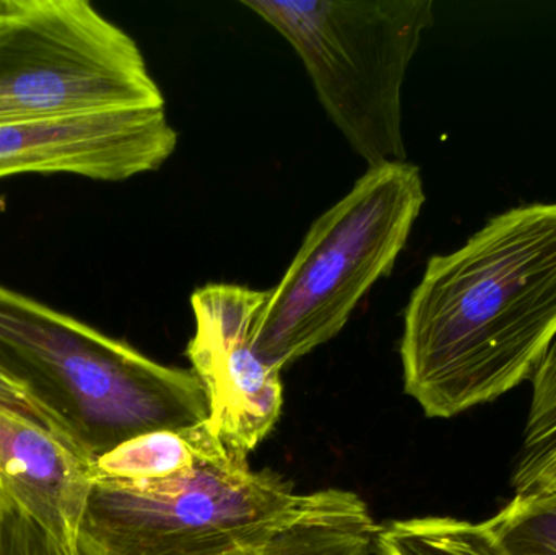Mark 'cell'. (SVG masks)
I'll return each instance as SVG.
<instances>
[{"label": "cell", "mask_w": 556, "mask_h": 555, "mask_svg": "<svg viewBox=\"0 0 556 555\" xmlns=\"http://www.w3.org/2000/svg\"><path fill=\"white\" fill-rule=\"evenodd\" d=\"M555 341L556 202H535L430 257L405 310V393L451 419L532 380Z\"/></svg>", "instance_id": "1"}, {"label": "cell", "mask_w": 556, "mask_h": 555, "mask_svg": "<svg viewBox=\"0 0 556 555\" xmlns=\"http://www.w3.org/2000/svg\"><path fill=\"white\" fill-rule=\"evenodd\" d=\"M0 367L54 414L93 462L147 433L191 429L211 417L194 371L159 364L3 286Z\"/></svg>", "instance_id": "2"}, {"label": "cell", "mask_w": 556, "mask_h": 555, "mask_svg": "<svg viewBox=\"0 0 556 555\" xmlns=\"http://www.w3.org/2000/svg\"><path fill=\"white\" fill-rule=\"evenodd\" d=\"M212 436L198 462L162 479L94 476L80 555H243L329 507L339 489L300 494Z\"/></svg>", "instance_id": "3"}, {"label": "cell", "mask_w": 556, "mask_h": 555, "mask_svg": "<svg viewBox=\"0 0 556 555\" xmlns=\"http://www.w3.org/2000/svg\"><path fill=\"white\" fill-rule=\"evenodd\" d=\"M414 163L372 166L307 230L257 315L251 345L274 370L336 338L363 297L394 269L424 209Z\"/></svg>", "instance_id": "4"}, {"label": "cell", "mask_w": 556, "mask_h": 555, "mask_svg": "<svg viewBox=\"0 0 556 555\" xmlns=\"http://www.w3.org/2000/svg\"><path fill=\"white\" fill-rule=\"evenodd\" d=\"M300 55L320 104L353 150L372 166L407 162L402 87L431 0H241Z\"/></svg>", "instance_id": "5"}, {"label": "cell", "mask_w": 556, "mask_h": 555, "mask_svg": "<svg viewBox=\"0 0 556 555\" xmlns=\"http://www.w3.org/2000/svg\"><path fill=\"white\" fill-rule=\"evenodd\" d=\"M165 108L137 42L87 0H0V123Z\"/></svg>", "instance_id": "6"}, {"label": "cell", "mask_w": 556, "mask_h": 555, "mask_svg": "<svg viewBox=\"0 0 556 555\" xmlns=\"http://www.w3.org/2000/svg\"><path fill=\"white\" fill-rule=\"evenodd\" d=\"M267 290L237 283H207L191 295L195 332L188 354L211 406L212 432L250 456L280 419L281 371L264 364L251 331Z\"/></svg>", "instance_id": "7"}, {"label": "cell", "mask_w": 556, "mask_h": 555, "mask_svg": "<svg viewBox=\"0 0 556 555\" xmlns=\"http://www.w3.org/2000/svg\"><path fill=\"white\" fill-rule=\"evenodd\" d=\"M178 133L165 108L0 123V179L75 175L119 182L165 165Z\"/></svg>", "instance_id": "8"}, {"label": "cell", "mask_w": 556, "mask_h": 555, "mask_svg": "<svg viewBox=\"0 0 556 555\" xmlns=\"http://www.w3.org/2000/svg\"><path fill=\"white\" fill-rule=\"evenodd\" d=\"M93 479L94 462L78 446L0 406V488L64 555H80Z\"/></svg>", "instance_id": "9"}, {"label": "cell", "mask_w": 556, "mask_h": 555, "mask_svg": "<svg viewBox=\"0 0 556 555\" xmlns=\"http://www.w3.org/2000/svg\"><path fill=\"white\" fill-rule=\"evenodd\" d=\"M378 528L358 495L340 491L329 507L243 555H369Z\"/></svg>", "instance_id": "10"}, {"label": "cell", "mask_w": 556, "mask_h": 555, "mask_svg": "<svg viewBox=\"0 0 556 555\" xmlns=\"http://www.w3.org/2000/svg\"><path fill=\"white\" fill-rule=\"evenodd\" d=\"M212 436L207 422L191 429L147 433L98 458L94 476L126 481L168 478L194 465Z\"/></svg>", "instance_id": "11"}, {"label": "cell", "mask_w": 556, "mask_h": 555, "mask_svg": "<svg viewBox=\"0 0 556 555\" xmlns=\"http://www.w3.org/2000/svg\"><path fill=\"white\" fill-rule=\"evenodd\" d=\"M375 551L378 555H509L486 521L451 517L391 521L378 528Z\"/></svg>", "instance_id": "12"}, {"label": "cell", "mask_w": 556, "mask_h": 555, "mask_svg": "<svg viewBox=\"0 0 556 555\" xmlns=\"http://www.w3.org/2000/svg\"><path fill=\"white\" fill-rule=\"evenodd\" d=\"M486 525L509 555H556V489L516 494Z\"/></svg>", "instance_id": "13"}, {"label": "cell", "mask_w": 556, "mask_h": 555, "mask_svg": "<svg viewBox=\"0 0 556 555\" xmlns=\"http://www.w3.org/2000/svg\"><path fill=\"white\" fill-rule=\"evenodd\" d=\"M531 381V407L513 476H525L556 453V341Z\"/></svg>", "instance_id": "14"}, {"label": "cell", "mask_w": 556, "mask_h": 555, "mask_svg": "<svg viewBox=\"0 0 556 555\" xmlns=\"http://www.w3.org/2000/svg\"><path fill=\"white\" fill-rule=\"evenodd\" d=\"M0 555H64L38 525L10 505L3 521Z\"/></svg>", "instance_id": "15"}, {"label": "cell", "mask_w": 556, "mask_h": 555, "mask_svg": "<svg viewBox=\"0 0 556 555\" xmlns=\"http://www.w3.org/2000/svg\"><path fill=\"white\" fill-rule=\"evenodd\" d=\"M0 406L9 407L10 411L22 414L26 419L33 420V422L51 430L55 436L72 442L65 433L64 427L55 419L54 414L46 409L18 380L7 374L2 367H0Z\"/></svg>", "instance_id": "16"}, {"label": "cell", "mask_w": 556, "mask_h": 555, "mask_svg": "<svg viewBox=\"0 0 556 555\" xmlns=\"http://www.w3.org/2000/svg\"><path fill=\"white\" fill-rule=\"evenodd\" d=\"M511 485L516 489V494L556 489V453L521 478L513 479Z\"/></svg>", "instance_id": "17"}, {"label": "cell", "mask_w": 556, "mask_h": 555, "mask_svg": "<svg viewBox=\"0 0 556 555\" xmlns=\"http://www.w3.org/2000/svg\"><path fill=\"white\" fill-rule=\"evenodd\" d=\"M9 499H7L5 492L0 488V540H2V528L3 521H5L7 512H9Z\"/></svg>", "instance_id": "18"}]
</instances>
